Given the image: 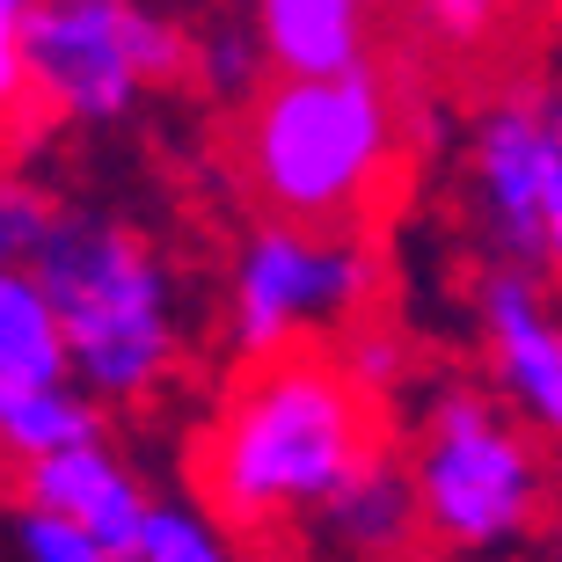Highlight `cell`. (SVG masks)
<instances>
[{
    "mask_svg": "<svg viewBox=\"0 0 562 562\" xmlns=\"http://www.w3.org/2000/svg\"><path fill=\"white\" fill-rule=\"evenodd\" d=\"M0 8H8V15H30V8H37V0H0Z\"/></svg>",
    "mask_w": 562,
    "mask_h": 562,
    "instance_id": "19",
    "label": "cell"
},
{
    "mask_svg": "<svg viewBox=\"0 0 562 562\" xmlns=\"http://www.w3.org/2000/svg\"><path fill=\"white\" fill-rule=\"evenodd\" d=\"M8 533H15V562H117L81 519H66V512H44V504H22Z\"/></svg>",
    "mask_w": 562,
    "mask_h": 562,
    "instance_id": "14",
    "label": "cell"
},
{
    "mask_svg": "<svg viewBox=\"0 0 562 562\" xmlns=\"http://www.w3.org/2000/svg\"><path fill=\"white\" fill-rule=\"evenodd\" d=\"M52 234H59V212L44 205V190H22V183L0 176V271L37 263Z\"/></svg>",
    "mask_w": 562,
    "mask_h": 562,
    "instance_id": "16",
    "label": "cell"
},
{
    "mask_svg": "<svg viewBox=\"0 0 562 562\" xmlns=\"http://www.w3.org/2000/svg\"><path fill=\"white\" fill-rule=\"evenodd\" d=\"M263 562H314V555H292V548H271V555H263Z\"/></svg>",
    "mask_w": 562,
    "mask_h": 562,
    "instance_id": "18",
    "label": "cell"
},
{
    "mask_svg": "<svg viewBox=\"0 0 562 562\" xmlns=\"http://www.w3.org/2000/svg\"><path fill=\"white\" fill-rule=\"evenodd\" d=\"M336 351H344V366H351V373L366 380L373 395H387V387L402 380V366H409V344H402V329H387V322H380L373 307L344 322V336H336Z\"/></svg>",
    "mask_w": 562,
    "mask_h": 562,
    "instance_id": "15",
    "label": "cell"
},
{
    "mask_svg": "<svg viewBox=\"0 0 562 562\" xmlns=\"http://www.w3.org/2000/svg\"><path fill=\"white\" fill-rule=\"evenodd\" d=\"M37 278L59 307L74 380L95 402H139L168 380L176 314H168L161 263L146 256L139 234L95 227V220H59V234L37 256Z\"/></svg>",
    "mask_w": 562,
    "mask_h": 562,
    "instance_id": "3",
    "label": "cell"
},
{
    "mask_svg": "<svg viewBox=\"0 0 562 562\" xmlns=\"http://www.w3.org/2000/svg\"><path fill=\"white\" fill-rule=\"evenodd\" d=\"M555 555H562V526H555Z\"/></svg>",
    "mask_w": 562,
    "mask_h": 562,
    "instance_id": "21",
    "label": "cell"
},
{
    "mask_svg": "<svg viewBox=\"0 0 562 562\" xmlns=\"http://www.w3.org/2000/svg\"><path fill=\"white\" fill-rule=\"evenodd\" d=\"M132 562H241L234 526L212 519L205 504H154Z\"/></svg>",
    "mask_w": 562,
    "mask_h": 562,
    "instance_id": "13",
    "label": "cell"
},
{
    "mask_svg": "<svg viewBox=\"0 0 562 562\" xmlns=\"http://www.w3.org/2000/svg\"><path fill=\"white\" fill-rule=\"evenodd\" d=\"M22 504H44V512H66V519H81L117 562L139 555L146 512H154V497L139 490V475H132L125 460L110 453L103 438H88V446H66V453L30 460V468H22Z\"/></svg>",
    "mask_w": 562,
    "mask_h": 562,
    "instance_id": "8",
    "label": "cell"
},
{
    "mask_svg": "<svg viewBox=\"0 0 562 562\" xmlns=\"http://www.w3.org/2000/svg\"><path fill=\"white\" fill-rule=\"evenodd\" d=\"M22 44H30V81L81 117L125 110L132 88L146 81V15L132 0H37L22 15Z\"/></svg>",
    "mask_w": 562,
    "mask_h": 562,
    "instance_id": "6",
    "label": "cell"
},
{
    "mask_svg": "<svg viewBox=\"0 0 562 562\" xmlns=\"http://www.w3.org/2000/svg\"><path fill=\"white\" fill-rule=\"evenodd\" d=\"M417 15H424V44L446 66H460L468 81L475 74H512L526 59L519 0H417Z\"/></svg>",
    "mask_w": 562,
    "mask_h": 562,
    "instance_id": "11",
    "label": "cell"
},
{
    "mask_svg": "<svg viewBox=\"0 0 562 562\" xmlns=\"http://www.w3.org/2000/svg\"><path fill=\"white\" fill-rule=\"evenodd\" d=\"M409 475H417L431 548H453V555L512 548L548 512V468L526 424L475 387H453L424 409Z\"/></svg>",
    "mask_w": 562,
    "mask_h": 562,
    "instance_id": "4",
    "label": "cell"
},
{
    "mask_svg": "<svg viewBox=\"0 0 562 562\" xmlns=\"http://www.w3.org/2000/svg\"><path fill=\"white\" fill-rule=\"evenodd\" d=\"M380 453L387 395H373L336 344L300 336L285 351L241 358L212 424L190 446V482L198 504L234 533H285Z\"/></svg>",
    "mask_w": 562,
    "mask_h": 562,
    "instance_id": "2",
    "label": "cell"
},
{
    "mask_svg": "<svg viewBox=\"0 0 562 562\" xmlns=\"http://www.w3.org/2000/svg\"><path fill=\"white\" fill-rule=\"evenodd\" d=\"M482 329H490V358L512 409H519L548 446H562V322L533 300L526 271H490L482 278Z\"/></svg>",
    "mask_w": 562,
    "mask_h": 562,
    "instance_id": "7",
    "label": "cell"
},
{
    "mask_svg": "<svg viewBox=\"0 0 562 562\" xmlns=\"http://www.w3.org/2000/svg\"><path fill=\"white\" fill-rule=\"evenodd\" d=\"M431 52H373L351 74H263L227 125L234 176L271 227L314 241H366L417 183Z\"/></svg>",
    "mask_w": 562,
    "mask_h": 562,
    "instance_id": "1",
    "label": "cell"
},
{
    "mask_svg": "<svg viewBox=\"0 0 562 562\" xmlns=\"http://www.w3.org/2000/svg\"><path fill=\"white\" fill-rule=\"evenodd\" d=\"M533 183H541V263L555 271V285H562V139H555V125L541 132Z\"/></svg>",
    "mask_w": 562,
    "mask_h": 562,
    "instance_id": "17",
    "label": "cell"
},
{
    "mask_svg": "<svg viewBox=\"0 0 562 562\" xmlns=\"http://www.w3.org/2000/svg\"><path fill=\"white\" fill-rule=\"evenodd\" d=\"M373 307V241H314L292 227H263L234 278V351H285L322 322H351Z\"/></svg>",
    "mask_w": 562,
    "mask_h": 562,
    "instance_id": "5",
    "label": "cell"
},
{
    "mask_svg": "<svg viewBox=\"0 0 562 562\" xmlns=\"http://www.w3.org/2000/svg\"><path fill=\"white\" fill-rule=\"evenodd\" d=\"M0 373H8V380H66V373H74L59 307H52L37 263L0 271Z\"/></svg>",
    "mask_w": 562,
    "mask_h": 562,
    "instance_id": "12",
    "label": "cell"
},
{
    "mask_svg": "<svg viewBox=\"0 0 562 562\" xmlns=\"http://www.w3.org/2000/svg\"><path fill=\"white\" fill-rule=\"evenodd\" d=\"M548 125H555V139H562V110H548Z\"/></svg>",
    "mask_w": 562,
    "mask_h": 562,
    "instance_id": "20",
    "label": "cell"
},
{
    "mask_svg": "<svg viewBox=\"0 0 562 562\" xmlns=\"http://www.w3.org/2000/svg\"><path fill=\"white\" fill-rule=\"evenodd\" d=\"M88 438H103V417H95V395H88V387L0 373V460L30 468V460L88 446Z\"/></svg>",
    "mask_w": 562,
    "mask_h": 562,
    "instance_id": "10",
    "label": "cell"
},
{
    "mask_svg": "<svg viewBox=\"0 0 562 562\" xmlns=\"http://www.w3.org/2000/svg\"><path fill=\"white\" fill-rule=\"evenodd\" d=\"M314 526H322L336 562H417V541H431L424 533V504H417V475H409V460L395 446L380 460H366L314 512Z\"/></svg>",
    "mask_w": 562,
    "mask_h": 562,
    "instance_id": "9",
    "label": "cell"
}]
</instances>
